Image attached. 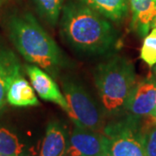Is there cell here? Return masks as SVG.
<instances>
[{"instance_id": "7", "label": "cell", "mask_w": 156, "mask_h": 156, "mask_svg": "<svg viewBox=\"0 0 156 156\" xmlns=\"http://www.w3.org/2000/svg\"><path fill=\"white\" fill-rule=\"evenodd\" d=\"M156 79L147 77L136 83L126 106L128 115L148 116L155 106Z\"/></svg>"}, {"instance_id": "20", "label": "cell", "mask_w": 156, "mask_h": 156, "mask_svg": "<svg viewBox=\"0 0 156 156\" xmlns=\"http://www.w3.org/2000/svg\"><path fill=\"white\" fill-rule=\"evenodd\" d=\"M0 156H9V155H3V154H0Z\"/></svg>"}, {"instance_id": "3", "label": "cell", "mask_w": 156, "mask_h": 156, "mask_svg": "<svg viewBox=\"0 0 156 156\" xmlns=\"http://www.w3.org/2000/svg\"><path fill=\"white\" fill-rule=\"evenodd\" d=\"M94 82L104 110L110 115L126 112V106L136 84L133 62L119 55L109 56L94 70Z\"/></svg>"}, {"instance_id": "12", "label": "cell", "mask_w": 156, "mask_h": 156, "mask_svg": "<svg viewBox=\"0 0 156 156\" xmlns=\"http://www.w3.org/2000/svg\"><path fill=\"white\" fill-rule=\"evenodd\" d=\"M7 102L13 107L40 105L32 85L29 83L21 72L17 73L10 83L7 90Z\"/></svg>"}, {"instance_id": "21", "label": "cell", "mask_w": 156, "mask_h": 156, "mask_svg": "<svg viewBox=\"0 0 156 156\" xmlns=\"http://www.w3.org/2000/svg\"><path fill=\"white\" fill-rule=\"evenodd\" d=\"M1 3H2V0H0V5H1Z\"/></svg>"}, {"instance_id": "16", "label": "cell", "mask_w": 156, "mask_h": 156, "mask_svg": "<svg viewBox=\"0 0 156 156\" xmlns=\"http://www.w3.org/2000/svg\"><path fill=\"white\" fill-rule=\"evenodd\" d=\"M140 58L149 67L156 64V27L145 37L140 50Z\"/></svg>"}, {"instance_id": "4", "label": "cell", "mask_w": 156, "mask_h": 156, "mask_svg": "<svg viewBox=\"0 0 156 156\" xmlns=\"http://www.w3.org/2000/svg\"><path fill=\"white\" fill-rule=\"evenodd\" d=\"M107 156H147L140 118L128 115L103 129Z\"/></svg>"}, {"instance_id": "15", "label": "cell", "mask_w": 156, "mask_h": 156, "mask_svg": "<svg viewBox=\"0 0 156 156\" xmlns=\"http://www.w3.org/2000/svg\"><path fill=\"white\" fill-rule=\"evenodd\" d=\"M38 15L50 26L55 27L60 19L63 0H32Z\"/></svg>"}, {"instance_id": "1", "label": "cell", "mask_w": 156, "mask_h": 156, "mask_svg": "<svg viewBox=\"0 0 156 156\" xmlns=\"http://www.w3.org/2000/svg\"><path fill=\"white\" fill-rule=\"evenodd\" d=\"M110 22L83 4L69 0L62 9L60 34L79 54L108 56L118 44V33Z\"/></svg>"}, {"instance_id": "18", "label": "cell", "mask_w": 156, "mask_h": 156, "mask_svg": "<svg viewBox=\"0 0 156 156\" xmlns=\"http://www.w3.org/2000/svg\"><path fill=\"white\" fill-rule=\"evenodd\" d=\"M150 118V125H155L156 124V102L155 106L154 108V109L152 110L150 115H148Z\"/></svg>"}, {"instance_id": "5", "label": "cell", "mask_w": 156, "mask_h": 156, "mask_svg": "<svg viewBox=\"0 0 156 156\" xmlns=\"http://www.w3.org/2000/svg\"><path fill=\"white\" fill-rule=\"evenodd\" d=\"M62 91L69 107L68 115L74 124L102 133L106 126L103 115L83 86L66 78L62 81Z\"/></svg>"}, {"instance_id": "14", "label": "cell", "mask_w": 156, "mask_h": 156, "mask_svg": "<svg viewBox=\"0 0 156 156\" xmlns=\"http://www.w3.org/2000/svg\"><path fill=\"white\" fill-rule=\"evenodd\" d=\"M0 154L27 156L26 147L11 128L0 123Z\"/></svg>"}, {"instance_id": "19", "label": "cell", "mask_w": 156, "mask_h": 156, "mask_svg": "<svg viewBox=\"0 0 156 156\" xmlns=\"http://www.w3.org/2000/svg\"><path fill=\"white\" fill-rule=\"evenodd\" d=\"M154 74H155L156 76V64L154 65Z\"/></svg>"}, {"instance_id": "11", "label": "cell", "mask_w": 156, "mask_h": 156, "mask_svg": "<svg viewBox=\"0 0 156 156\" xmlns=\"http://www.w3.org/2000/svg\"><path fill=\"white\" fill-rule=\"evenodd\" d=\"M19 72L21 65L17 55L9 47L0 44V110L7 101V90L11 81Z\"/></svg>"}, {"instance_id": "9", "label": "cell", "mask_w": 156, "mask_h": 156, "mask_svg": "<svg viewBox=\"0 0 156 156\" xmlns=\"http://www.w3.org/2000/svg\"><path fill=\"white\" fill-rule=\"evenodd\" d=\"M132 19L131 30L140 37L156 27V0H129Z\"/></svg>"}, {"instance_id": "13", "label": "cell", "mask_w": 156, "mask_h": 156, "mask_svg": "<svg viewBox=\"0 0 156 156\" xmlns=\"http://www.w3.org/2000/svg\"><path fill=\"white\" fill-rule=\"evenodd\" d=\"M98 12L109 21L121 23L128 17L129 0H75Z\"/></svg>"}, {"instance_id": "6", "label": "cell", "mask_w": 156, "mask_h": 156, "mask_svg": "<svg viewBox=\"0 0 156 156\" xmlns=\"http://www.w3.org/2000/svg\"><path fill=\"white\" fill-rule=\"evenodd\" d=\"M68 156H107L102 133L75 124L69 138Z\"/></svg>"}, {"instance_id": "10", "label": "cell", "mask_w": 156, "mask_h": 156, "mask_svg": "<svg viewBox=\"0 0 156 156\" xmlns=\"http://www.w3.org/2000/svg\"><path fill=\"white\" fill-rule=\"evenodd\" d=\"M68 147L66 128L57 121L50 122L46 128L38 156H68Z\"/></svg>"}, {"instance_id": "2", "label": "cell", "mask_w": 156, "mask_h": 156, "mask_svg": "<svg viewBox=\"0 0 156 156\" xmlns=\"http://www.w3.org/2000/svg\"><path fill=\"white\" fill-rule=\"evenodd\" d=\"M9 38L29 62L56 77L69 65L67 56L56 41L43 28L30 12L13 13L6 21Z\"/></svg>"}, {"instance_id": "17", "label": "cell", "mask_w": 156, "mask_h": 156, "mask_svg": "<svg viewBox=\"0 0 156 156\" xmlns=\"http://www.w3.org/2000/svg\"><path fill=\"white\" fill-rule=\"evenodd\" d=\"M143 140L147 156H156V124L143 130Z\"/></svg>"}, {"instance_id": "8", "label": "cell", "mask_w": 156, "mask_h": 156, "mask_svg": "<svg viewBox=\"0 0 156 156\" xmlns=\"http://www.w3.org/2000/svg\"><path fill=\"white\" fill-rule=\"evenodd\" d=\"M25 69L35 92L41 99L56 103L67 113L69 110L67 101L50 74L34 64L27 65Z\"/></svg>"}]
</instances>
